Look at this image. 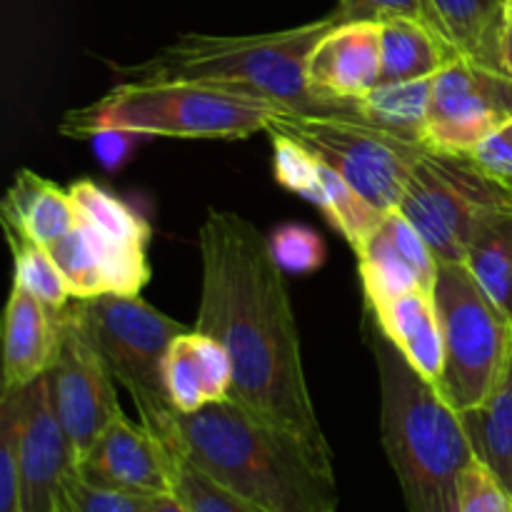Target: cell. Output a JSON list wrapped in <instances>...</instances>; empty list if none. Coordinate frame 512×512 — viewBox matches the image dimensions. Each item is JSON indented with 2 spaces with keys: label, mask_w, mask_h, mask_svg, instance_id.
<instances>
[{
  "label": "cell",
  "mask_w": 512,
  "mask_h": 512,
  "mask_svg": "<svg viewBox=\"0 0 512 512\" xmlns=\"http://www.w3.org/2000/svg\"><path fill=\"white\" fill-rule=\"evenodd\" d=\"M63 310L48 308L13 285L3 320V393L35 383L53 368L63 338Z\"/></svg>",
  "instance_id": "e0dca14e"
},
{
  "label": "cell",
  "mask_w": 512,
  "mask_h": 512,
  "mask_svg": "<svg viewBox=\"0 0 512 512\" xmlns=\"http://www.w3.org/2000/svg\"><path fill=\"white\" fill-rule=\"evenodd\" d=\"M150 512H190V510L175 498V493H168V495H155V498L150 500Z\"/></svg>",
  "instance_id": "ab89813d"
},
{
  "label": "cell",
  "mask_w": 512,
  "mask_h": 512,
  "mask_svg": "<svg viewBox=\"0 0 512 512\" xmlns=\"http://www.w3.org/2000/svg\"><path fill=\"white\" fill-rule=\"evenodd\" d=\"M343 15L263 35L183 33L140 65L120 68L123 80L193 83L273 100L285 108H318L308 93L310 50Z\"/></svg>",
  "instance_id": "277c9868"
},
{
  "label": "cell",
  "mask_w": 512,
  "mask_h": 512,
  "mask_svg": "<svg viewBox=\"0 0 512 512\" xmlns=\"http://www.w3.org/2000/svg\"><path fill=\"white\" fill-rule=\"evenodd\" d=\"M8 233L10 253H13V285L25 290L40 300L43 305L53 310L68 308L73 293L65 280L63 270L58 268L55 258L50 255L48 248L33 243L25 235L15 233V230H5Z\"/></svg>",
  "instance_id": "484cf974"
},
{
  "label": "cell",
  "mask_w": 512,
  "mask_h": 512,
  "mask_svg": "<svg viewBox=\"0 0 512 512\" xmlns=\"http://www.w3.org/2000/svg\"><path fill=\"white\" fill-rule=\"evenodd\" d=\"M273 143V175L278 185L313 203L320 190V163L310 148L283 133H268Z\"/></svg>",
  "instance_id": "4dcf8cb0"
},
{
  "label": "cell",
  "mask_w": 512,
  "mask_h": 512,
  "mask_svg": "<svg viewBox=\"0 0 512 512\" xmlns=\"http://www.w3.org/2000/svg\"><path fill=\"white\" fill-rule=\"evenodd\" d=\"M512 120V78L488 60L463 55L433 78L423 145L440 153L468 155Z\"/></svg>",
  "instance_id": "30bf717a"
},
{
  "label": "cell",
  "mask_w": 512,
  "mask_h": 512,
  "mask_svg": "<svg viewBox=\"0 0 512 512\" xmlns=\"http://www.w3.org/2000/svg\"><path fill=\"white\" fill-rule=\"evenodd\" d=\"M463 265L512 320V208L495 213L475 233Z\"/></svg>",
  "instance_id": "7402d4cb"
},
{
  "label": "cell",
  "mask_w": 512,
  "mask_h": 512,
  "mask_svg": "<svg viewBox=\"0 0 512 512\" xmlns=\"http://www.w3.org/2000/svg\"><path fill=\"white\" fill-rule=\"evenodd\" d=\"M470 158L480 165L488 175H493L498 183L512 190V120L493 135L483 140L478 148L470 150Z\"/></svg>",
  "instance_id": "d590c367"
},
{
  "label": "cell",
  "mask_w": 512,
  "mask_h": 512,
  "mask_svg": "<svg viewBox=\"0 0 512 512\" xmlns=\"http://www.w3.org/2000/svg\"><path fill=\"white\" fill-rule=\"evenodd\" d=\"M75 473L95 488L148 498L173 493L168 450L143 423H133L123 413L90 445Z\"/></svg>",
  "instance_id": "5bb4252c"
},
{
  "label": "cell",
  "mask_w": 512,
  "mask_h": 512,
  "mask_svg": "<svg viewBox=\"0 0 512 512\" xmlns=\"http://www.w3.org/2000/svg\"><path fill=\"white\" fill-rule=\"evenodd\" d=\"M383 80L380 18H343L315 43L305 65L308 93L318 108L348 110Z\"/></svg>",
  "instance_id": "7c38bea8"
},
{
  "label": "cell",
  "mask_w": 512,
  "mask_h": 512,
  "mask_svg": "<svg viewBox=\"0 0 512 512\" xmlns=\"http://www.w3.org/2000/svg\"><path fill=\"white\" fill-rule=\"evenodd\" d=\"M358 3L368 5L370 15H375V18H380V15H405V18H415L420 23L430 25V28H435L448 38L430 0H358Z\"/></svg>",
  "instance_id": "8d00e7d4"
},
{
  "label": "cell",
  "mask_w": 512,
  "mask_h": 512,
  "mask_svg": "<svg viewBox=\"0 0 512 512\" xmlns=\"http://www.w3.org/2000/svg\"><path fill=\"white\" fill-rule=\"evenodd\" d=\"M368 320L380 380V438L408 512H458L460 473L475 458L463 418Z\"/></svg>",
  "instance_id": "3957f363"
},
{
  "label": "cell",
  "mask_w": 512,
  "mask_h": 512,
  "mask_svg": "<svg viewBox=\"0 0 512 512\" xmlns=\"http://www.w3.org/2000/svg\"><path fill=\"white\" fill-rule=\"evenodd\" d=\"M198 250L195 330L228 350L230 400L333 458L305 380L288 285L268 238L243 215L210 210L200 225Z\"/></svg>",
  "instance_id": "6da1fadb"
},
{
  "label": "cell",
  "mask_w": 512,
  "mask_h": 512,
  "mask_svg": "<svg viewBox=\"0 0 512 512\" xmlns=\"http://www.w3.org/2000/svg\"><path fill=\"white\" fill-rule=\"evenodd\" d=\"M148 495L120 493V490L95 488L73 473L65 483L58 512H150Z\"/></svg>",
  "instance_id": "d6a6232c"
},
{
  "label": "cell",
  "mask_w": 512,
  "mask_h": 512,
  "mask_svg": "<svg viewBox=\"0 0 512 512\" xmlns=\"http://www.w3.org/2000/svg\"><path fill=\"white\" fill-rule=\"evenodd\" d=\"M190 333L193 330H188V333L178 335L173 340L163 363L165 395H168L170 405L178 413H195L203 405H208V400H205L203 375H200L198 360H195L193 353V343H190Z\"/></svg>",
  "instance_id": "f546056e"
},
{
  "label": "cell",
  "mask_w": 512,
  "mask_h": 512,
  "mask_svg": "<svg viewBox=\"0 0 512 512\" xmlns=\"http://www.w3.org/2000/svg\"><path fill=\"white\" fill-rule=\"evenodd\" d=\"M430 98H433V78L408 80V83H378L370 93L355 100L348 110H355L383 128L398 130V133L420 140L430 110Z\"/></svg>",
  "instance_id": "603a6c76"
},
{
  "label": "cell",
  "mask_w": 512,
  "mask_h": 512,
  "mask_svg": "<svg viewBox=\"0 0 512 512\" xmlns=\"http://www.w3.org/2000/svg\"><path fill=\"white\" fill-rule=\"evenodd\" d=\"M270 253L283 273L308 275L325 263V243L313 228L298 223L280 225L268 238Z\"/></svg>",
  "instance_id": "1f68e13d"
},
{
  "label": "cell",
  "mask_w": 512,
  "mask_h": 512,
  "mask_svg": "<svg viewBox=\"0 0 512 512\" xmlns=\"http://www.w3.org/2000/svg\"><path fill=\"white\" fill-rule=\"evenodd\" d=\"M170 455V473H173V493L190 512H268L248 500L238 498L225 490L213 478L195 468L185 455L163 445Z\"/></svg>",
  "instance_id": "83f0119b"
},
{
  "label": "cell",
  "mask_w": 512,
  "mask_h": 512,
  "mask_svg": "<svg viewBox=\"0 0 512 512\" xmlns=\"http://www.w3.org/2000/svg\"><path fill=\"white\" fill-rule=\"evenodd\" d=\"M368 315L425 380L433 385L440 383L445 340L433 290L405 293L380 308H368Z\"/></svg>",
  "instance_id": "ac0fdd59"
},
{
  "label": "cell",
  "mask_w": 512,
  "mask_h": 512,
  "mask_svg": "<svg viewBox=\"0 0 512 512\" xmlns=\"http://www.w3.org/2000/svg\"><path fill=\"white\" fill-rule=\"evenodd\" d=\"M285 105L193 83L123 80L85 108L60 120L68 138H93L105 130L128 135L193 140H243L265 130L270 115Z\"/></svg>",
  "instance_id": "5b68a950"
},
{
  "label": "cell",
  "mask_w": 512,
  "mask_h": 512,
  "mask_svg": "<svg viewBox=\"0 0 512 512\" xmlns=\"http://www.w3.org/2000/svg\"><path fill=\"white\" fill-rule=\"evenodd\" d=\"M355 253L368 308H380L413 290H433L438 278L440 263L433 250L400 210L385 213Z\"/></svg>",
  "instance_id": "9a60e30c"
},
{
  "label": "cell",
  "mask_w": 512,
  "mask_h": 512,
  "mask_svg": "<svg viewBox=\"0 0 512 512\" xmlns=\"http://www.w3.org/2000/svg\"><path fill=\"white\" fill-rule=\"evenodd\" d=\"M445 340L438 390L458 413L485 403L512 358V320L463 263H440L433 285Z\"/></svg>",
  "instance_id": "52a82bcc"
},
{
  "label": "cell",
  "mask_w": 512,
  "mask_h": 512,
  "mask_svg": "<svg viewBox=\"0 0 512 512\" xmlns=\"http://www.w3.org/2000/svg\"><path fill=\"white\" fill-rule=\"evenodd\" d=\"M48 383L55 413L80 460L123 410L113 373L68 310H63V338Z\"/></svg>",
  "instance_id": "8fae6325"
},
{
  "label": "cell",
  "mask_w": 512,
  "mask_h": 512,
  "mask_svg": "<svg viewBox=\"0 0 512 512\" xmlns=\"http://www.w3.org/2000/svg\"><path fill=\"white\" fill-rule=\"evenodd\" d=\"M50 255L55 258L58 268L63 270L73 300L113 293V278H110L108 263H105L103 253L98 250L93 235H90V230L85 228L80 218L75 228L50 248Z\"/></svg>",
  "instance_id": "4316f807"
},
{
  "label": "cell",
  "mask_w": 512,
  "mask_h": 512,
  "mask_svg": "<svg viewBox=\"0 0 512 512\" xmlns=\"http://www.w3.org/2000/svg\"><path fill=\"white\" fill-rule=\"evenodd\" d=\"M475 458L493 470L512 495V358L485 403L460 413Z\"/></svg>",
  "instance_id": "44dd1931"
},
{
  "label": "cell",
  "mask_w": 512,
  "mask_h": 512,
  "mask_svg": "<svg viewBox=\"0 0 512 512\" xmlns=\"http://www.w3.org/2000/svg\"><path fill=\"white\" fill-rule=\"evenodd\" d=\"M18 453L23 512H58L65 483L78 468V455L55 413L48 373L23 388Z\"/></svg>",
  "instance_id": "4fadbf2b"
},
{
  "label": "cell",
  "mask_w": 512,
  "mask_h": 512,
  "mask_svg": "<svg viewBox=\"0 0 512 512\" xmlns=\"http://www.w3.org/2000/svg\"><path fill=\"white\" fill-rule=\"evenodd\" d=\"M20 418L23 388L0 393V512H23V475H20Z\"/></svg>",
  "instance_id": "f1b7e54d"
},
{
  "label": "cell",
  "mask_w": 512,
  "mask_h": 512,
  "mask_svg": "<svg viewBox=\"0 0 512 512\" xmlns=\"http://www.w3.org/2000/svg\"><path fill=\"white\" fill-rule=\"evenodd\" d=\"M195 360H198L200 375H203L205 400L208 403H223L230 400V388H233V360L220 340L213 335H205L200 330L190 333Z\"/></svg>",
  "instance_id": "e575fe53"
},
{
  "label": "cell",
  "mask_w": 512,
  "mask_h": 512,
  "mask_svg": "<svg viewBox=\"0 0 512 512\" xmlns=\"http://www.w3.org/2000/svg\"><path fill=\"white\" fill-rule=\"evenodd\" d=\"M458 512H512V495L478 458L460 473Z\"/></svg>",
  "instance_id": "836d02e7"
},
{
  "label": "cell",
  "mask_w": 512,
  "mask_h": 512,
  "mask_svg": "<svg viewBox=\"0 0 512 512\" xmlns=\"http://www.w3.org/2000/svg\"><path fill=\"white\" fill-rule=\"evenodd\" d=\"M508 208L512 190L470 155L430 148L415 163L400 203V213L418 228L438 263H465L475 233Z\"/></svg>",
  "instance_id": "ba28073f"
},
{
  "label": "cell",
  "mask_w": 512,
  "mask_h": 512,
  "mask_svg": "<svg viewBox=\"0 0 512 512\" xmlns=\"http://www.w3.org/2000/svg\"><path fill=\"white\" fill-rule=\"evenodd\" d=\"M265 133L303 143L380 213L400 210L405 185L425 150L418 138L383 128L355 110L280 108L265 123Z\"/></svg>",
  "instance_id": "8992f818"
},
{
  "label": "cell",
  "mask_w": 512,
  "mask_h": 512,
  "mask_svg": "<svg viewBox=\"0 0 512 512\" xmlns=\"http://www.w3.org/2000/svg\"><path fill=\"white\" fill-rule=\"evenodd\" d=\"M140 423L208 478L268 512H338L333 458L233 400L178 413L140 410Z\"/></svg>",
  "instance_id": "7a4b0ae2"
},
{
  "label": "cell",
  "mask_w": 512,
  "mask_h": 512,
  "mask_svg": "<svg viewBox=\"0 0 512 512\" xmlns=\"http://www.w3.org/2000/svg\"><path fill=\"white\" fill-rule=\"evenodd\" d=\"M313 205L323 210L330 225L348 240L353 250H358L385 218V213H380L370 200H365L348 180L340 178L328 165L320 168V190Z\"/></svg>",
  "instance_id": "d4e9b609"
},
{
  "label": "cell",
  "mask_w": 512,
  "mask_h": 512,
  "mask_svg": "<svg viewBox=\"0 0 512 512\" xmlns=\"http://www.w3.org/2000/svg\"><path fill=\"white\" fill-rule=\"evenodd\" d=\"M65 310L98 348L113 378L130 393L135 408L170 403L163 385L165 355L173 340L190 328L155 310L138 295L105 293L98 298L70 300Z\"/></svg>",
  "instance_id": "9c48e42d"
},
{
  "label": "cell",
  "mask_w": 512,
  "mask_h": 512,
  "mask_svg": "<svg viewBox=\"0 0 512 512\" xmlns=\"http://www.w3.org/2000/svg\"><path fill=\"white\" fill-rule=\"evenodd\" d=\"M78 218L95 238L110 268L115 295H140L150 280V225L128 203L115 198L93 180L70 185Z\"/></svg>",
  "instance_id": "2e32d148"
},
{
  "label": "cell",
  "mask_w": 512,
  "mask_h": 512,
  "mask_svg": "<svg viewBox=\"0 0 512 512\" xmlns=\"http://www.w3.org/2000/svg\"><path fill=\"white\" fill-rule=\"evenodd\" d=\"M130 138H135V135L118 133V130H105V133L93 135L98 160H103L108 168H115V165L123 163L130 150Z\"/></svg>",
  "instance_id": "74e56055"
},
{
  "label": "cell",
  "mask_w": 512,
  "mask_h": 512,
  "mask_svg": "<svg viewBox=\"0 0 512 512\" xmlns=\"http://www.w3.org/2000/svg\"><path fill=\"white\" fill-rule=\"evenodd\" d=\"M448 33L450 43L463 55L498 65V30L503 0H430Z\"/></svg>",
  "instance_id": "cb8c5ba5"
},
{
  "label": "cell",
  "mask_w": 512,
  "mask_h": 512,
  "mask_svg": "<svg viewBox=\"0 0 512 512\" xmlns=\"http://www.w3.org/2000/svg\"><path fill=\"white\" fill-rule=\"evenodd\" d=\"M498 68L512 78V0H503V13H500Z\"/></svg>",
  "instance_id": "f35d334b"
},
{
  "label": "cell",
  "mask_w": 512,
  "mask_h": 512,
  "mask_svg": "<svg viewBox=\"0 0 512 512\" xmlns=\"http://www.w3.org/2000/svg\"><path fill=\"white\" fill-rule=\"evenodd\" d=\"M383 23V80L408 83L435 78L460 50L430 25L405 15H380Z\"/></svg>",
  "instance_id": "ffe728a7"
},
{
  "label": "cell",
  "mask_w": 512,
  "mask_h": 512,
  "mask_svg": "<svg viewBox=\"0 0 512 512\" xmlns=\"http://www.w3.org/2000/svg\"><path fill=\"white\" fill-rule=\"evenodd\" d=\"M5 230L25 235L43 248H53L78 223V208L70 195L53 180L20 170L0 205Z\"/></svg>",
  "instance_id": "d6986e66"
}]
</instances>
